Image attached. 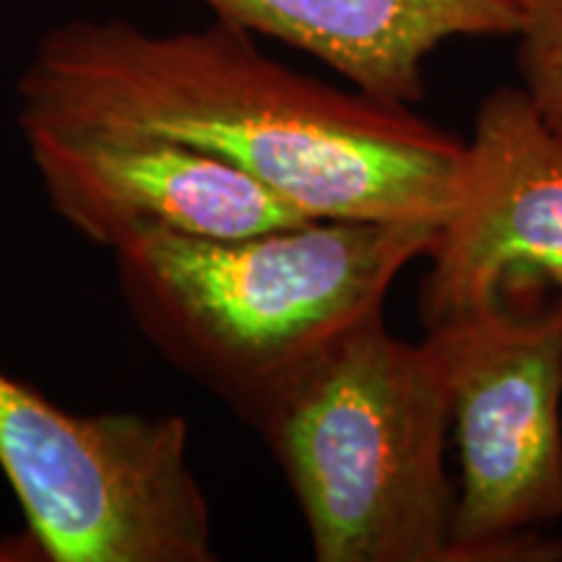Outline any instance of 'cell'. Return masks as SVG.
I'll list each match as a JSON object with an SVG mask.
<instances>
[{
  "label": "cell",
  "instance_id": "1",
  "mask_svg": "<svg viewBox=\"0 0 562 562\" xmlns=\"http://www.w3.org/2000/svg\"><path fill=\"white\" fill-rule=\"evenodd\" d=\"M16 91L21 133L175 140L311 220L442 224L467 157V140L409 104L297 74L222 19L167 34L70 19L37 42Z\"/></svg>",
  "mask_w": 562,
  "mask_h": 562
},
{
  "label": "cell",
  "instance_id": "2",
  "mask_svg": "<svg viewBox=\"0 0 562 562\" xmlns=\"http://www.w3.org/2000/svg\"><path fill=\"white\" fill-rule=\"evenodd\" d=\"M438 222L315 220L232 240L146 229L115 252L121 294L175 368L248 422L294 372L383 315Z\"/></svg>",
  "mask_w": 562,
  "mask_h": 562
},
{
  "label": "cell",
  "instance_id": "3",
  "mask_svg": "<svg viewBox=\"0 0 562 562\" xmlns=\"http://www.w3.org/2000/svg\"><path fill=\"white\" fill-rule=\"evenodd\" d=\"M250 427L290 484L318 562H453L451 389L432 341L383 315L294 372Z\"/></svg>",
  "mask_w": 562,
  "mask_h": 562
},
{
  "label": "cell",
  "instance_id": "4",
  "mask_svg": "<svg viewBox=\"0 0 562 562\" xmlns=\"http://www.w3.org/2000/svg\"><path fill=\"white\" fill-rule=\"evenodd\" d=\"M180 414H76L0 370V469L47 562H209Z\"/></svg>",
  "mask_w": 562,
  "mask_h": 562
},
{
  "label": "cell",
  "instance_id": "5",
  "mask_svg": "<svg viewBox=\"0 0 562 562\" xmlns=\"http://www.w3.org/2000/svg\"><path fill=\"white\" fill-rule=\"evenodd\" d=\"M451 389L459 448L453 562H558L562 539V294L425 328Z\"/></svg>",
  "mask_w": 562,
  "mask_h": 562
},
{
  "label": "cell",
  "instance_id": "6",
  "mask_svg": "<svg viewBox=\"0 0 562 562\" xmlns=\"http://www.w3.org/2000/svg\"><path fill=\"white\" fill-rule=\"evenodd\" d=\"M419 286L425 328L453 315L562 294V138L521 87L480 102L459 193Z\"/></svg>",
  "mask_w": 562,
  "mask_h": 562
},
{
  "label": "cell",
  "instance_id": "7",
  "mask_svg": "<svg viewBox=\"0 0 562 562\" xmlns=\"http://www.w3.org/2000/svg\"><path fill=\"white\" fill-rule=\"evenodd\" d=\"M47 203L89 243L146 229L232 240L315 222L229 161L167 138L26 131Z\"/></svg>",
  "mask_w": 562,
  "mask_h": 562
},
{
  "label": "cell",
  "instance_id": "8",
  "mask_svg": "<svg viewBox=\"0 0 562 562\" xmlns=\"http://www.w3.org/2000/svg\"><path fill=\"white\" fill-rule=\"evenodd\" d=\"M214 19L313 55L383 102L425 100V66L446 42L516 37L513 0H201Z\"/></svg>",
  "mask_w": 562,
  "mask_h": 562
},
{
  "label": "cell",
  "instance_id": "9",
  "mask_svg": "<svg viewBox=\"0 0 562 562\" xmlns=\"http://www.w3.org/2000/svg\"><path fill=\"white\" fill-rule=\"evenodd\" d=\"M516 66L531 108L562 138V0H513Z\"/></svg>",
  "mask_w": 562,
  "mask_h": 562
},
{
  "label": "cell",
  "instance_id": "10",
  "mask_svg": "<svg viewBox=\"0 0 562 562\" xmlns=\"http://www.w3.org/2000/svg\"><path fill=\"white\" fill-rule=\"evenodd\" d=\"M0 562H47V554L34 533L26 529L0 537Z\"/></svg>",
  "mask_w": 562,
  "mask_h": 562
}]
</instances>
